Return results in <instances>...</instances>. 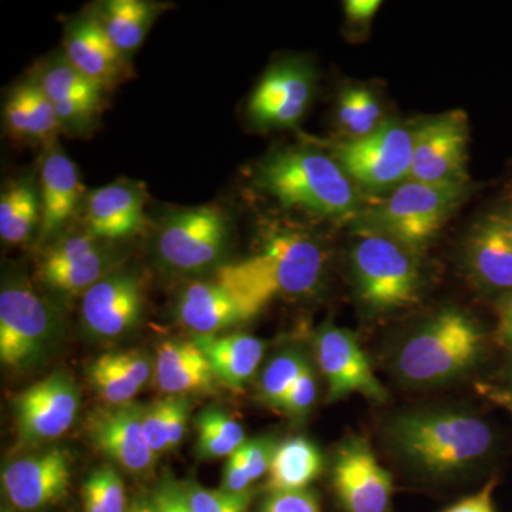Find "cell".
Segmentation results:
<instances>
[{"label": "cell", "instance_id": "40", "mask_svg": "<svg viewBox=\"0 0 512 512\" xmlns=\"http://www.w3.org/2000/svg\"><path fill=\"white\" fill-rule=\"evenodd\" d=\"M261 512H322L318 497L308 490L271 493Z\"/></svg>", "mask_w": 512, "mask_h": 512}, {"label": "cell", "instance_id": "19", "mask_svg": "<svg viewBox=\"0 0 512 512\" xmlns=\"http://www.w3.org/2000/svg\"><path fill=\"white\" fill-rule=\"evenodd\" d=\"M144 205L143 191L128 181L97 188L87 197L84 212L87 232L101 241L131 237L146 222Z\"/></svg>", "mask_w": 512, "mask_h": 512}, {"label": "cell", "instance_id": "2", "mask_svg": "<svg viewBox=\"0 0 512 512\" xmlns=\"http://www.w3.org/2000/svg\"><path fill=\"white\" fill-rule=\"evenodd\" d=\"M256 183L285 208L348 220L359 211L352 178L335 158L311 147L276 151L258 165Z\"/></svg>", "mask_w": 512, "mask_h": 512}, {"label": "cell", "instance_id": "14", "mask_svg": "<svg viewBox=\"0 0 512 512\" xmlns=\"http://www.w3.org/2000/svg\"><path fill=\"white\" fill-rule=\"evenodd\" d=\"M316 360L328 382L330 400L359 393L383 402L386 389L377 379L369 359L349 330L326 325L316 335Z\"/></svg>", "mask_w": 512, "mask_h": 512}, {"label": "cell", "instance_id": "12", "mask_svg": "<svg viewBox=\"0 0 512 512\" xmlns=\"http://www.w3.org/2000/svg\"><path fill=\"white\" fill-rule=\"evenodd\" d=\"M332 483L346 512H392V476L365 440L350 439L339 448Z\"/></svg>", "mask_w": 512, "mask_h": 512}, {"label": "cell", "instance_id": "47", "mask_svg": "<svg viewBox=\"0 0 512 512\" xmlns=\"http://www.w3.org/2000/svg\"><path fill=\"white\" fill-rule=\"evenodd\" d=\"M487 396L497 403L498 406L503 407L512 416V392L511 390L503 389H487Z\"/></svg>", "mask_w": 512, "mask_h": 512}, {"label": "cell", "instance_id": "50", "mask_svg": "<svg viewBox=\"0 0 512 512\" xmlns=\"http://www.w3.org/2000/svg\"><path fill=\"white\" fill-rule=\"evenodd\" d=\"M127 512H141L140 503L134 504L133 507H131Z\"/></svg>", "mask_w": 512, "mask_h": 512}, {"label": "cell", "instance_id": "42", "mask_svg": "<svg viewBox=\"0 0 512 512\" xmlns=\"http://www.w3.org/2000/svg\"><path fill=\"white\" fill-rule=\"evenodd\" d=\"M252 480L248 476L247 468L244 466L238 451L228 457L227 464L222 474L221 490L232 494L251 493Z\"/></svg>", "mask_w": 512, "mask_h": 512}, {"label": "cell", "instance_id": "44", "mask_svg": "<svg viewBox=\"0 0 512 512\" xmlns=\"http://www.w3.org/2000/svg\"><path fill=\"white\" fill-rule=\"evenodd\" d=\"M157 512H191L183 485L164 484L153 498Z\"/></svg>", "mask_w": 512, "mask_h": 512}, {"label": "cell", "instance_id": "25", "mask_svg": "<svg viewBox=\"0 0 512 512\" xmlns=\"http://www.w3.org/2000/svg\"><path fill=\"white\" fill-rule=\"evenodd\" d=\"M194 342L207 356L218 382L237 392L244 389L264 359V340L247 333L195 336Z\"/></svg>", "mask_w": 512, "mask_h": 512}, {"label": "cell", "instance_id": "5", "mask_svg": "<svg viewBox=\"0 0 512 512\" xmlns=\"http://www.w3.org/2000/svg\"><path fill=\"white\" fill-rule=\"evenodd\" d=\"M412 249L377 231L362 227L352 248V268L360 298L376 311L412 305L419 292V268Z\"/></svg>", "mask_w": 512, "mask_h": 512}, {"label": "cell", "instance_id": "49", "mask_svg": "<svg viewBox=\"0 0 512 512\" xmlns=\"http://www.w3.org/2000/svg\"><path fill=\"white\" fill-rule=\"evenodd\" d=\"M141 505V512H157L156 507H154L153 501L151 503H146V501H143V503H140Z\"/></svg>", "mask_w": 512, "mask_h": 512}, {"label": "cell", "instance_id": "21", "mask_svg": "<svg viewBox=\"0 0 512 512\" xmlns=\"http://www.w3.org/2000/svg\"><path fill=\"white\" fill-rule=\"evenodd\" d=\"M64 56L103 89L119 82L124 73V56L94 16H84L69 26L64 37Z\"/></svg>", "mask_w": 512, "mask_h": 512}, {"label": "cell", "instance_id": "1", "mask_svg": "<svg viewBox=\"0 0 512 512\" xmlns=\"http://www.w3.org/2000/svg\"><path fill=\"white\" fill-rule=\"evenodd\" d=\"M325 261V251L315 238L285 229L269 234L256 254L221 266L214 281L237 299L249 320L276 296L313 291Z\"/></svg>", "mask_w": 512, "mask_h": 512}, {"label": "cell", "instance_id": "35", "mask_svg": "<svg viewBox=\"0 0 512 512\" xmlns=\"http://www.w3.org/2000/svg\"><path fill=\"white\" fill-rule=\"evenodd\" d=\"M84 512H127L126 490L119 473L111 466L94 470L82 487Z\"/></svg>", "mask_w": 512, "mask_h": 512}, {"label": "cell", "instance_id": "9", "mask_svg": "<svg viewBox=\"0 0 512 512\" xmlns=\"http://www.w3.org/2000/svg\"><path fill=\"white\" fill-rule=\"evenodd\" d=\"M227 217L214 205L171 212L161 222L157 251L175 271L198 272L210 268L228 245Z\"/></svg>", "mask_w": 512, "mask_h": 512}, {"label": "cell", "instance_id": "16", "mask_svg": "<svg viewBox=\"0 0 512 512\" xmlns=\"http://www.w3.org/2000/svg\"><path fill=\"white\" fill-rule=\"evenodd\" d=\"M89 232L59 239L40 259L43 284L64 295L86 293L109 271L111 255Z\"/></svg>", "mask_w": 512, "mask_h": 512}, {"label": "cell", "instance_id": "31", "mask_svg": "<svg viewBox=\"0 0 512 512\" xmlns=\"http://www.w3.org/2000/svg\"><path fill=\"white\" fill-rule=\"evenodd\" d=\"M42 225L40 192L32 180L9 184L0 195V237L9 245L28 242Z\"/></svg>", "mask_w": 512, "mask_h": 512}, {"label": "cell", "instance_id": "45", "mask_svg": "<svg viewBox=\"0 0 512 512\" xmlns=\"http://www.w3.org/2000/svg\"><path fill=\"white\" fill-rule=\"evenodd\" d=\"M382 2L379 0H349L345 2L346 18L356 25H366L376 15Z\"/></svg>", "mask_w": 512, "mask_h": 512}, {"label": "cell", "instance_id": "41", "mask_svg": "<svg viewBox=\"0 0 512 512\" xmlns=\"http://www.w3.org/2000/svg\"><path fill=\"white\" fill-rule=\"evenodd\" d=\"M190 403L185 397H167L168 451H173L183 443L187 430Z\"/></svg>", "mask_w": 512, "mask_h": 512}, {"label": "cell", "instance_id": "51", "mask_svg": "<svg viewBox=\"0 0 512 512\" xmlns=\"http://www.w3.org/2000/svg\"><path fill=\"white\" fill-rule=\"evenodd\" d=\"M508 379H510V382L512 384V360L510 363V367H508Z\"/></svg>", "mask_w": 512, "mask_h": 512}, {"label": "cell", "instance_id": "13", "mask_svg": "<svg viewBox=\"0 0 512 512\" xmlns=\"http://www.w3.org/2000/svg\"><path fill=\"white\" fill-rule=\"evenodd\" d=\"M315 74L301 60L274 64L248 101V117L255 127H293L311 104Z\"/></svg>", "mask_w": 512, "mask_h": 512}, {"label": "cell", "instance_id": "4", "mask_svg": "<svg viewBox=\"0 0 512 512\" xmlns=\"http://www.w3.org/2000/svg\"><path fill=\"white\" fill-rule=\"evenodd\" d=\"M484 335L464 313L446 311L407 340L397 355V373L404 382L423 386L466 372L480 359Z\"/></svg>", "mask_w": 512, "mask_h": 512}, {"label": "cell", "instance_id": "46", "mask_svg": "<svg viewBox=\"0 0 512 512\" xmlns=\"http://www.w3.org/2000/svg\"><path fill=\"white\" fill-rule=\"evenodd\" d=\"M497 336L505 348L512 350V292L498 306Z\"/></svg>", "mask_w": 512, "mask_h": 512}, {"label": "cell", "instance_id": "15", "mask_svg": "<svg viewBox=\"0 0 512 512\" xmlns=\"http://www.w3.org/2000/svg\"><path fill=\"white\" fill-rule=\"evenodd\" d=\"M72 464L62 448L19 458L2 473L9 503L20 511L42 510L62 500L69 490Z\"/></svg>", "mask_w": 512, "mask_h": 512}, {"label": "cell", "instance_id": "48", "mask_svg": "<svg viewBox=\"0 0 512 512\" xmlns=\"http://www.w3.org/2000/svg\"><path fill=\"white\" fill-rule=\"evenodd\" d=\"M501 220H503L505 229H507L508 234H510V237L512 238V204L507 217H501Z\"/></svg>", "mask_w": 512, "mask_h": 512}, {"label": "cell", "instance_id": "8", "mask_svg": "<svg viewBox=\"0 0 512 512\" xmlns=\"http://www.w3.org/2000/svg\"><path fill=\"white\" fill-rule=\"evenodd\" d=\"M59 318L29 286L12 284L0 292V360L12 369L36 362L52 345Z\"/></svg>", "mask_w": 512, "mask_h": 512}, {"label": "cell", "instance_id": "38", "mask_svg": "<svg viewBox=\"0 0 512 512\" xmlns=\"http://www.w3.org/2000/svg\"><path fill=\"white\" fill-rule=\"evenodd\" d=\"M316 396H318V384H316L311 365H308L286 394L281 410L291 416H305L312 409Z\"/></svg>", "mask_w": 512, "mask_h": 512}, {"label": "cell", "instance_id": "39", "mask_svg": "<svg viewBox=\"0 0 512 512\" xmlns=\"http://www.w3.org/2000/svg\"><path fill=\"white\" fill-rule=\"evenodd\" d=\"M143 429L154 456L168 451L167 399L144 406Z\"/></svg>", "mask_w": 512, "mask_h": 512}, {"label": "cell", "instance_id": "10", "mask_svg": "<svg viewBox=\"0 0 512 512\" xmlns=\"http://www.w3.org/2000/svg\"><path fill=\"white\" fill-rule=\"evenodd\" d=\"M468 124L461 110L424 121L413 133L409 180L434 185H466Z\"/></svg>", "mask_w": 512, "mask_h": 512}, {"label": "cell", "instance_id": "20", "mask_svg": "<svg viewBox=\"0 0 512 512\" xmlns=\"http://www.w3.org/2000/svg\"><path fill=\"white\" fill-rule=\"evenodd\" d=\"M37 83L55 106L62 128L86 126L100 110L103 87L83 76L66 56L47 64Z\"/></svg>", "mask_w": 512, "mask_h": 512}, {"label": "cell", "instance_id": "30", "mask_svg": "<svg viewBox=\"0 0 512 512\" xmlns=\"http://www.w3.org/2000/svg\"><path fill=\"white\" fill-rule=\"evenodd\" d=\"M157 5L143 0H110L100 8L104 32L121 55L136 52L158 16Z\"/></svg>", "mask_w": 512, "mask_h": 512}, {"label": "cell", "instance_id": "3", "mask_svg": "<svg viewBox=\"0 0 512 512\" xmlns=\"http://www.w3.org/2000/svg\"><path fill=\"white\" fill-rule=\"evenodd\" d=\"M392 436L410 463L433 474L473 467L491 453L495 441L487 421L461 412L406 414L394 421Z\"/></svg>", "mask_w": 512, "mask_h": 512}, {"label": "cell", "instance_id": "37", "mask_svg": "<svg viewBox=\"0 0 512 512\" xmlns=\"http://www.w3.org/2000/svg\"><path fill=\"white\" fill-rule=\"evenodd\" d=\"M278 444L272 437L265 436L247 440L238 448V454L244 461L252 483L269 473Z\"/></svg>", "mask_w": 512, "mask_h": 512}, {"label": "cell", "instance_id": "33", "mask_svg": "<svg viewBox=\"0 0 512 512\" xmlns=\"http://www.w3.org/2000/svg\"><path fill=\"white\" fill-rule=\"evenodd\" d=\"M338 123L348 140L369 136L384 123L382 106L366 87H346L339 96Z\"/></svg>", "mask_w": 512, "mask_h": 512}, {"label": "cell", "instance_id": "23", "mask_svg": "<svg viewBox=\"0 0 512 512\" xmlns=\"http://www.w3.org/2000/svg\"><path fill=\"white\" fill-rule=\"evenodd\" d=\"M156 383L171 396L211 392L218 382L207 356L192 340H165L157 349Z\"/></svg>", "mask_w": 512, "mask_h": 512}, {"label": "cell", "instance_id": "34", "mask_svg": "<svg viewBox=\"0 0 512 512\" xmlns=\"http://www.w3.org/2000/svg\"><path fill=\"white\" fill-rule=\"evenodd\" d=\"M308 360L298 350H286L269 362L259 380V397L269 407L281 409L286 394L308 366Z\"/></svg>", "mask_w": 512, "mask_h": 512}, {"label": "cell", "instance_id": "26", "mask_svg": "<svg viewBox=\"0 0 512 512\" xmlns=\"http://www.w3.org/2000/svg\"><path fill=\"white\" fill-rule=\"evenodd\" d=\"M151 373L150 357L138 350L104 353L87 369L90 383L109 406L133 402L150 380Z\"/></svg>", "mask_w": 512, "mask_h": 512}, {"label": "cell", "instance_id": "24", "mask_svg": "<svg viewBox=\"0 0 512 512\" xmlns=\"http://www.w3.org/2000/svg\"><path fill=\"white\" fill-rule=\"evenodd\" d=\"M178 318L197 336L217 335L248 320L237 299L214 279L195 282L184 289L178 302Z\"/></svg>", "mask_w": 512, "mask_h": 512}, {"label": "cell", "instance_id": "27", "mask_svg": "<svg viewBox=\"0 0 512 512\" xmlns=\"http://www.w3.org/2000/svg\"><path fill=\"white\" fill-rule=\"evenodd\" d=\"M468 261L481 282L512 292V238L501 217L478 225L468 241Z\"/></svg>", "mask_w": 512, "mask_h": 512}, {"label": "cell", "instance_id": "11", "mask_svg": "<svg viewBox=\"0 0 512 512\" xmlns=\"http://www.w3.org/2000/svg\"><path fill=\"white\" fill-rule=\"evenodd\" d=\"M16 426L25 444L59 439L70 430L80 409V392L72 377L56 372L16 397Z\"/></svg>", "mask_w": 512, "mask_h": 512}, {"label": "cell", "instance_id": "6", "mask_svg": "<svg viewBox=\"0 0 512 512\" xmlns=\"http://www.w3.org/2000/svg\"><path fill=\"white\" fill-rule=\"evenodd\" d=\"M466 185H434L407 180L370 212L369 227L389 235L404 247L426 245L463 198Z\"/></svg>", "mask_w": 512, "mask_h": 512}, {"label": "cell", "instance_id": "28", "mask_svg": "<svg viewBox=\"0 0 512 512\" xmlns=\"http://www.w3.org/2000/svg\"><path fill=\"white\" fill-rule=\"evenodd\" d=\"M9 133L16 138L52 143L62 124L39 83H26L10 94L5 106Z\"/></svg>", "mask_w": 512, "mask_h": 512}, {"label": "cell", "instance_id": "7", "mask_svg": "<svg viewBox=\"0 0 512 512\" xmlns=\"http://www.w3.org/2000/svg\"><path fill=\"white\" fill-rule=\"evenodd\" d=\"M333 154L352 181L367 190H386L409 180L413 133L396 121H384L369 136L336 143Z\"/></svg>", "mask_w": 512, "mask_h": 512}, {"label": "cell", "instance_id": "32", "mask_svg": "<svg viewBox=\"0 0 512 512\" xmlns=\"http://www.w3.org/2000/svg\"><path fill=\"white\" fill-rule=\"evenodd\" d=\"M195 429L198 456L204 460L229 457L247 441L241 424L220 409H207L198 414Z\"/></svg>", "mask_w": 512, "mask_h": 512}, {"label": "cell", "instance_id": "22", "mask_svg": "<svg viewBox=\"0 0 512 512\" xmlns=\"http://www.w3.org/2000/svg\"><path fill=\"white\" fill-rule=\"evenodd\" d=\"M83 192L76 164L59 147H50L40 171L42 238L52 237L72 218L82 201Z\"/></svg>", "mask_w": 512, "mask_h": 512}, {"label": "cell", "instance_id": "36", "mask_svg": "<svg viewBox=\"0 0 512 512\" xmlns=\"http://www.w3.org/2000/svg\"><path fill=\"white\" fill-rule=\"evenodd\" d=\"M191 512H248L251 493L232 494L224 490H207L201 485H184Z\"/></svg>", "mask_w": 512, "mask_h": 512}, {"label": "cell", "instance_id": "29", "mask_svg": "<svg viewBox=\"0 0 512 512\" xmlns=\"http://www.w3.org/2000/svg\"><path fill=\"white\" fill-rule=\"evenodd\" d=\"M322 470L323 457L318 446L306 437H291L276 447L268 473L269 491L306 490Z\"/></svg>", "mask_w": 512, "mask_h": 512}, {"label": "cell", "instance_id": "17", "mask_svg": "<svg viewBox=\"0 0 512 512\" xmlns=\"http://www.w3.org/2000/svg\"><path fill=\"white\" fill-rule=\"evenodd\" d=\"M143 303V286L136 276L107 274L83 295L84 328L94 338H119L137 325Z\"/></svg>", "mask_w": 512, "mask_h": 512}, {"label": "cell", "instance_id": "18", "mask_svg": "<svg viewBox=\"0 0 512 512\" xmlns=\"http://www.w3.org/2000/svg\"><path fill=\"white\" fill-rule=\"evenodd\" d=\"M143 412L144 404L131 402L103 407L89 420L94 446L130 473H144L156 458L144 434Z\"/></svg>", "mask_w": 512, "mask_h": 512}, {"label": "cell", "instance_id": "43", "mask_svg": "<svg viewBox=\"0 0 512 512\" xmlns=\"http://www.w3.org/2000/svg\"><path fill=\"white\" fill-rule=\"evenodd\" d=\"M497 484L498 478L491 477L476 494L468 495L443 512H495L493 495Z\"/></svg>", "mask_w": 512, "mask_h": 512}]
</instances>
